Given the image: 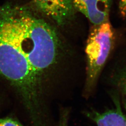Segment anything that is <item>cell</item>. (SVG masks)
<instances>
[{"label":"cell","instance_id":"6da1fadb","mask_svg":"<svg viewBox=\"0 0 126 126\" xmlns=\"http://www.w3.org/2000/svg\"><path fill=\"white\" fill-rule=\"evenodd\" d=\"M0 75L20 91L28 103L36 95L37 75L23 50L15 5L0 7Z\"/></svg>","mask_w":126,"mask_h":126},{"label":"cell","instance_id":"7a4b0ae2","mask_svg":"<svg viewBox=\"0 0 126 126\" xmlns=\"http://www.w3.org/2000/svg\"><path fill=\"white\" fill-rule=\"evenodd\" d=\"M18 27L24 53L37 76L51 66L59 52L56 30L31 9L17 6Z\"/></svg>","mask_w":126,"mask_h":126},{"label":"cell","instance_id":"3957f363","mask_svg":"<svg viewBox=\"0 0 126 126\" xmlns=\"http://www.w3.org/2000/svg\"><path fill=\"white\" fill-rule=\"evenodd\" d=\"M114 41V31L108 21L94 25L91 30L86 47L87 90H91L97 82L113 50Z\"/></svg>","mask_w":126,"mask_h":126},{"label":"cell","instance_id":"277c9868","mask_svg":"<svg viewBox=\"0 0 126 126\" xmlns=\"http://www.w3.org/2000/svg\"><path fill=\"white\" fill-rule=\"evenodd\" d=\"M35 9L63 26L72 20L75 11L72 0H33Z\"/></svg>","mask_w":126,"mask_h":126},{"label":"cell","instance_id":"5b68a950","mask_svg":"<svg viewBox=\"0 0 126 126\" xmlns=\"http://www.w3.org/2000/svg\"><path fill=\"white\" fill-rule=\"evenodd\" d=\"M75 10L83 14L94 25L108 21L112 0H72Z\"/></svg>","mask_w":126,"mask_h":126},{"label":"cell","instance_id":"8992f818","mask_svg":"<svg viewBox=\"0 0 126 126\" xmlns=\"http://www.w3.org/2000/svg\"><path fill=\"white\" fill-rule=\"evenodd\" d=\"M90 116L96 126H126V114L118 104L102 113L94 112Z\"/></svg>","mask_w":126,"mask_h":126},{"label":"cell","instance_id":"52a82bcc","mask_svg":"<svg viewBox=\"0 0 126 126\" xmlns=\"http://www.w3.org/2000/svg\"><path fill=\"white\" fill-rule=\"evenodd\" d=\"M115 83L121 94L126 97V65L118 73Z\"/></svg>","mask_w":126,"mask_h":126},{"label":"cell","instance_id":"ba28073f","mask_svg":"<svg viewBox=\"0 0 126 126\" xmlns=\"http://www.w3.org/2000/svg\"><path fill=\"white\" fill-rule=\"evenodd\" d=\"M0 126H23L16 120L10 117L0 119Z\"/></svg>","mask_w":126,"mask_h":126},{"label":"cell","instance_id":"9c48e42d","mask_svg":"<svg viewBox=\"0 0 126 126\" xmlns=\"http://www.w3.org/2000/svg\"><path fill=\"white\" fill-rule=\"evenodd\" d=\"M119 10L123 18H126V0H119Z\"/></svg>","mask_w":126,"mask_h":126},{"label":"cell","instance_id":"30bf717a","mask_svg":"<svg viewBox=\"0 0 126 126\" xmlns=\"http://www.w3.org/2000/svg\"><path fill=\"white\" fill-rule=\"evenodd\" d=\"M59 126H68L67 119L66 115H64L61 119Z\"/></svg>","mask_w":126,"mask_h":126},{"label":"cell","instance_id":"8fae6325","mask_svg":"<svg viewBox=\"0 0 126 126\" xmlns=\"http://www.w3.org/2000/svg\"><path fill=\"white\" fill-rule=\"evenodd\" d=\"M125 110H126V103L125 104Z\"/></svg>","mask_w":126,"mask_h":126}]
</instances>
